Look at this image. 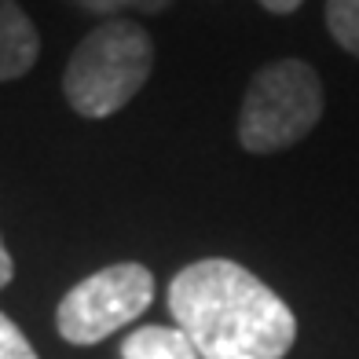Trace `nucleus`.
<instances>
[{
    "label": "nucleus",
    "mask_w": 359,
    "mask_h": 359,
    "mask_svg": "<svg viewBox=\"0 0 359 359\" xmlns=\"http://www.w3.org/2000/svg\"><path fill=\"white\" fill-rule=\"evenodd\" d=\"M169 312L202 359H283L297 341L290 304L224 257H205L176 271Z\"/></svg>",
    "instance_id": "f257e3e1"
},
{
    "label": "nucleus",
    "mask_w": 359,
    "mask_h": 359,
    "mask_svg": "<svg viewBox=\"0 0 359 359\" xmlns=\"http://www.w3.org/2000/svg\"><path fill=\"white\" fill-rule=\"evenodd\" d=\"M154 70V41L133 19L100 22L74 48L62 70V95L81 118H110L143 92Z\"/></svg>",
    "instance_id": "f03ea898"
},
{
    "label": "nucleus",
    "mask_w": 359,
    "mask_h": 359,
    "mask_svg": "<svg viewBox=\"0 0 359 359\" xmlns=\"http://www.w3.org/2000/svg\"><path fill=\"white\" fill-rule=\"evenodd\" d=\"M323 118V81L301 59L260 67L242 95L238 143L250 154H275L301 143Z\"/></svg>",
    "instance_id": "7ed1b4c3"
},
{
    "label": "nucleus",
    "mask_w": 359,
    "mask_h": 359,
    "mask_svg": "<svg viewBox=\"0 0 359 359\" xmlns=\"http://www.w3.org/2000/svg\"><path fill=\"white\" fill-rule=\"evenodd\" d=\"M154 301V275L151 268L125 260L81 279L67 290L55 308L59 337L70 345H100L103 337L118 334L121 326L140 319Z\"/></svg>",
    "instance_id": "20e7f679"
},
{
    "label": "nucleus",
    "mask_w": 359,
    "mask_h": 359,
    "mask_svg": "<svg viewBox=\"0 0 359 359\" xmlns=\"http://www.w3.org/2000/svg\"><path fill=\"white\" fill-rule=\"evenodd\" d=\"M41 34L15 0H0V81H19L37 67Z\"/></svg>",
    "instance_id": "39448f33"
},
{
    "label": "nucleus",
    "mask_w": 359,
    "mask_h": 359,
    "mask_svg": "<svg viewBox=\"0 0 359 359\" xmlns=\"http://www.w3.org/2000/svg\"><path fill=\"white\" fill-rule=\"evenodd\" d=\"M121 359H202L180 326H140L121 341Z\"/></svg>",
    "instance_id": "423d86ee"
},
{
    "label": "nucleus",
    "mask_w": 359,
    "mask_h": 359,
    "mask_svg": "<svg viewBox=\"0 0 359 359\" xmlns=\"http://www.w3.org/2000/svg\"><path fill=\"white\" fill-rule=\"evenodd\" d=\"M326 29L348 55L359 59V0H326Z\"/></svg>",
    "instance_id": "0eeeda50"
},
{
    "label": "nucleus",
    "mask_w": 359,
    "mask_h": 359,
    "mask_svg": "<svg viewBox=\"0 0 359 359\" xmlns=\"http://www.w3.org/2000/svg\"><path fill=\"white\" fill-rule=\"evenodd\" d=\"M0 359H37V352L26 341V334L4 312H0Z\"/></svg>",
    "instance_id": "6e6552de"
},
{
    "label": "nucleus",
    "mask_w": 359,
    "mask_h": 359,
    "mask_svg": "<svg viewBox=\"0 0 359 359\" xmlns=\"http://www.w3.org/2000/svg\"><path fill=\"white\" fill-rule=\"evenodd\" d=\"M81 11H92V15H103V19H114L121 8H128V0H74Z\"/></svg>",
    "instance_id": "1a4fd4ad"
},
{
    "label": "nucleus",
    "mask_w": 359,
    "mask_h": 359,
    "mask_svg": "<svg viewBox=\"0 0 359 359\" xmlns=\"http://www.w3.org/2000/svg\"><path fill=\"white\" fill-rule=\"evenodd\" d=\"M260 4H264L271 15H290V11H297L304 0H260Z\"/></svg>",
    "instance_id": "9d476101"
},
{
    "label": "nucleus",
    "mask_w": 359,
    "mask_h": 359,
    "mask_svg": "<svg viewBox=\"0 0 359 359\" xmlns=\"http://www.w3.org/2000/svg\"><path fill=\"white\" fill-rule=\"evenodd\" d=\"M11 275H15V260L8 257V250H4V242H0V290H4V286L11 283Z\"/></svg>",
    "instance_id": "9b49d317"
},
{
    "label": "nucleus",
    "mask_w": 359,
    "mask_h": 359,
    "mask_svg": "<svg viewBox=\"0 0 359 359\" xmlns=\"http://www.w3.org/2000/svg\"><path fill=\"white\" fill-rule=\"evenodd\" d=\"M169 4H172V0H128V8L147 11V15H151V11H165Z\"/></svg>",
    "instance_id": "f8f14e48"
}]
</instances>
